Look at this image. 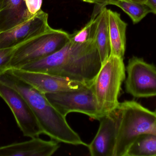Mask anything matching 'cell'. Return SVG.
I'll return each mask as SVG.
<instances>
[{"label": "cell", "instance_id": "6da1fadb", "mask_svg": "<svg viewBox=\"0 0 156 156\" xmlns=\"http://www.w3.org/2000/svg\"><path fill=\"white\" fill-rule=\"evenodd\" d=\"M101 66L94 40L79 43L70 39L57 52L19 69L48 73L90 86Z\"/></svg>", "mask_w": 156, "mask_h": 156}, {"label": "cell", "instance_id": "7a4b0ae2", "mask_svg": "<svg viewBox=\"0 0 156 156\" xmlns=\"http://www.w3.org/2000/svg\"><path fill=\"white\" fill-rule=\"evenodd\" d=\"M0 82L18 91L33 110L44 134L58 143L87 147L77 133L48 101L44 94L12 74L9 70L0 75Z\"/></svg>", "mask_w": 156, "mask_h": 156}, {"label": "cell", "instance_id": "3957f363", "mask_svg": "<svg viewBox=\"0 0 156 156\" xmlns=\"http://www.w3.org/2000/svg\"><path fill=\"white\" fill-rule=\"evenodd\" d=\"M117 119V134L114 156H125L137 136L156 134V113L135 101L120 103L114 111Z\"/></svg>", "mask_w": 156, "mask_h": 156}, {"label": "cell", "instance_id": "277c9868", "mask_svg": "<svg viewBox=\"0 0 156 156\" xmlns=\"http://www.w3.org/2000/svg\"><path fill=\"white\" fill-rule=\"evenodd\" d=\"M123 58L110 54L90 85L102 117L113 112L119 106L121 87L126 79Z\"/></svg>", "mask_w": 156, "mask_h": 156}, {"label": "cell", "instance_id": "5b68a950", "mask_svg": "<svg viewBox=\"0 0 156 156\" xmlns=\"http://www.w3.org/2000/svg\"><path fill=\"white\" fill-rule=\"evenodd\" d=\"M70 39V34L67 32L50 27L16 47L9 64V69H19L46 57L61 49Z\"/></svg>", "mask_w": 156, "mask_h": 156}, {"label": "cell", "instance_id": "8992f818", "mask_svg": "<svg viewBox=\"0 0 156 156\" xmlns=\"http://www.w3.org/2000/svg\"><path fill=\"white\" fill-rule=\"evenodd\" d=\"M45 95L51 104L65 117L70 113L76 112L98 121L102 117L90 86L76 90Z\"/></svg>", "mask_w": 156, "mask_h": 156}, {"label": "cell", "instance_id": "52a82bcc", "mask_svg": "<svg viewBox=\"0 0 156 156\" xmlns=\"http://www.w3.org/2000/svg\"><path fill=\"white\" fill-rule=\"evenodd\" d=\"M126 91L136 98L156 97V67L134 56L126 68Z\"/></svg>", "mask_w": 156, "mask_h": 156}, {"label": "cell", "instance_id": "ba28073f", "mask_svg": "<svg viewBox=\"0 0 156 156\" xmlns=\"http://www.w3.org/2000/svg\"><path fill=\"white\" fill-rule=\"evenodd\" d=\"M0 97L12 111L24 136L32 138L44 134L30 105L18 91L0 82Z\"/></svg>", "mask_w": 156, "mask_h": 156}, {"label": "cell", "instance_id": "9c48e42d", "mask_svg": "<svg viewBox=\"0 0 156 156\" xmlns=\"http://www.w3.org/2000/svg\"><path fill=\"white\" fill-rule=\"evenodd\" d=\"M9 70L15 76L44 94L76 90L90 86L44 72L27 71L20 69Z\"/></svg>", "mask_w": 156, "mask_h": 156}, {"label": "cell", "instance_id": "30bf717a", "mask_svg": "<svg viewBox=\"0 0 156 156\" xmlns=\"http://www.w3.org/2000/svg\"><path fill=\"white\" fill-rule=\"evenodd\" d=\"M48 13L41 9L20 24L0 33V49L16 47L50 27Z\"/></svg>", "mask_w": 156, "mask_h": 156}, {"label": "cell", "instance_id": "8fae6325", "mask_svg": "<svg viewBox=\"0 0 156 156\" xmlns=\"http://www.w3.org/2000/svg\"><path fill=\"white\" fill-rule=\"evenodd\" d=\"M97 133L88 145L92 156H114L117 134V119L114 111L99 120Z\"/></svg>", "mask_w": 156, "mask_h": 156}, {"label": "cell", "instance_id": "7c38bea8", "mask_svg": "<svg viewBox=\"0 0 156 156\" xmlns=\"http://www.w3.org/2000/svg\"><path fill=\"white\" fill-rule=\"evenodd\" d=\"M58 142L45 141L39 137L25 142L0 147V156H50L60 147Z\"/></svg>", "mask_w": 156, "mask_h": 156}, {"label": "cell", "instance_id": "4fadbf2b", "mask_svg": "<svg viewBox=\"0 0 156 156\" xmlns=\"http://www.w3.org/2000/svg\"><path fill=\"white\" fill-rule=\"evenodd\" d=\"M34 15L28 12L24 0H5L0 11V33L20 24Z\"/></svg>", "mask_w": 156, "mask_h": 156}, {"label": "cell", "instance_id": "5bb4252c", "mask_svg": "<svg viewBox=\"0 0 156 156\" xmlns=\"http://www.w3.org/2000/svg\"><path fill=\"white\" fill-rule=\"evenodd\" d=\"M111 55L123 58L126 47L127 24L122 20L120 14L107 10Z\"/></svg>", "mask_w": 156, "mask_h": 156}, {"label": "cell", "instance_id": "9a60e30c", "mask_svg": "<svg viewBox=\"0 0 156 156\" xmlns=\"http://www.w3.org/2000/svg\"><path fill=\"white\" fill-rule=\"evenodd\" d=\"M107 10L106 6H105L98 14L97 28L94 37V41L102 64L108 58L111 53Z\"/></svg>", "mask_w": 156, "mask_h": 156}, {"label": "cell", "instance_id": "2e32d148", "mask_svg": "<svg viewBox=\"0 0 156 156\" xmlns=\"http://www.w3.org/2000/svg\"><path fill=\"white\" fill-rule=\"evenodd\" d=\"M125 156H156V134L147 133L137 136Z\"/></svg>", "mask_w": 156, "mask_h": 156}, {"label": "cell", "instance_id": "e0dca14e", "mask_svg": "<svg viewBox=\"0 0 156 156\" xmlns=\"http://www.w3.org/2000/svg\"><path fill=\"white\" fill-rule=\"evenodd\" d=\"M116 5L126 13L134 24H137L151 13L149 7L145 4L132 2L125 0H110L106 5Z\"/></svg>", "mask_w": 156, "mask_h": 156}, {"label": "cell", "instance_id": "ac0fdd59", "mask_svg": "<svg viewBox=\"0 0 156 156\" xmlns=\"http://www.w3.org/2000/svg\"><path fill=\"white\" fill-rule=\"evenodd\" d=\"M103 7L102 5H96L90 21L81 30L70 34V40L76 43H83L94 40L98 15Z\"/></svg>", "mask_w": 156, "mask_h": 156}, {"label": "cell", "instance_id": "d6986e66", "mask_svg": "<svg viewBox=\"0 0 156 156\" xmlns=\"http://www.w3.org/2000/svg\"><path fill=\"white\" fill-rule=\"evenodd\" d=\"M16 48L0 49V75L9 69V64Z\"/></svg>", "mask_w": 156, "mask_h": 156}, {"label": "cell", "instance_id": "ffe728a7", "mask_svg": "<svg viewBox=\"0 0 156 156\" xmlns=\"http://www.w3.org/2000/svg\"><path fill=\"white\" fill-rule=\"evenodd\" d=\"M28 12L32 15H35L41 10L43 0H24Z\"/></svg>", "mask_w": 156, "mask_h": 156}, {"label": "cell", "instance_id": "44dd1931", "mask_svg": "<svg viewBox=\"0 0 156 156\" xmlns=\"http://www.w3.org/2000/svg\"><path fill=\"white\" fill-rule=\"evenodd\" d=\"M85 2L90 3H94L98 5H102L104 6H106L107 3L110 0H81Z\"/></svg>", "mask_w": 156, "mask_h": 156}, {"label": "cell", "instance_id": "7402d4cb", "mask_svg": "<svg viewBox=\"0 0 156 156\" xmlns=\"http://www.w3.org/2000/svg\"><path fill=\"white\" fill-rule=\"evenodd\" d=\"M146 4L149 7L151 13L156 15V0H147Z\"/></svg>", "mask_w": 156, "mask_h": 156}, {"label": "cell", "instance_id": "603a6c76", "mask_svg": "<svg viewBox=\"0 0 156 156\" xmlns=\"http://www.w3.org/2000/svg\"><path fill=\"white\" fill-rule=\"evenodd\" d=\"M128 2H132L137 3L145 4L147 2V0H125Z\"/></svg>", "mask_w": 156, "mask_h": 156}, {"label": "cell", "instance_id": "cb8c5ba5", "mask_svg": "<svg viewBox=\"0 0 156 156\" xmlns=\"http://www.w3.org/2000/svg\"><path fill=\"white\" fill-rule=\"evenodd\" d=\"M5 0H0V11L2 8L4 2Z\"/></svg>", "mask_w": 156, "mask_h": 156}, {"label": "cell", "instance_id": "d4e9b609", "mask_svg": "<svg viewBox=\"0 0 156 156\" xmlns=\"http://www.w3.org/2000/svg\"><path fill=\"white\" fill-rule=\"evenodd\" d=\"M155 112L156 113V109L155 111Z\"/></svg>", "mask_w": 156, "mask_h": 156}]
</instances>
